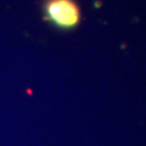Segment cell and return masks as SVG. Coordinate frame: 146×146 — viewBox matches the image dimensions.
Masks as SVG:
<instances>
[{"instance_id": "6da1fadb", "label": "cell", "mask_w": 146, "mask_h": 146, "mask_svg": "<svg viewBox=\"0 0 146 146\" xmlns=\"http://www.w3.org/2000/svg\"><path fill=\"white\" fill-rule=\"evenodd\" d=\"M44 13L49 21L63 29L74 28L80 21V10L74 0H47Z\"/></svg>"}]
</instances>
